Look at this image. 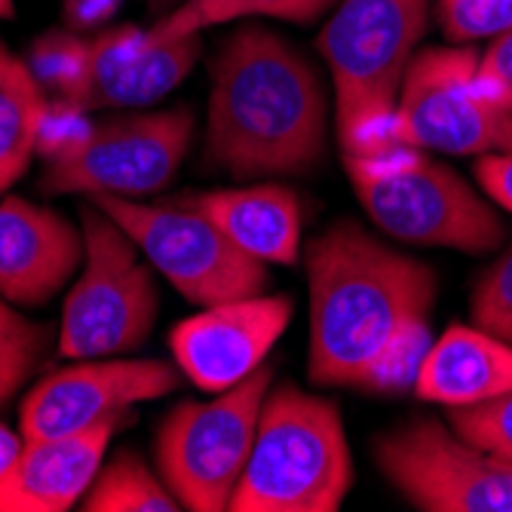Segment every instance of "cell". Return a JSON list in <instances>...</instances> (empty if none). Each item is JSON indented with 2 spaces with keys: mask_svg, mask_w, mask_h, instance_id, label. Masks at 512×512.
Here are the masks:
<instances>
[{
  "mask_svg": "<svg viewBox=\"0 0 512 512\" xmlns=\"http://www.w3.org/2000/svg\"><path fill=\"white\" fill-rule=\"evenodd\" d=\"M307 279L313 384L368 393L414 384L439 292L430 264L338 221L310 243Z\"/></svg>",
  "mask_w": 512,
  "mask_h": 512,
  "instance_id": "cell-1",
  "label": "cell"
},
{
  "mask_svg": "<svg viewBox=\"0 0 512 512\" xmlns=\"http://www.w3.org/2000/svg\"><path fill=\"white\" fill-rule=\"evenodd\" d=\"M329 145V99L316 68L264 28H243L212 65L206 163L234 178L304 175Z\"/></svg>",
  "mask_w": 512,
  "mask_h": 512,
  "instance_id": "cell-2",
  "label": "cell"
},
{
  "mask_svg": "<svg viewBox=\"0 0 512 512\" xmlns=\"http://www.w3.org/2000/svg\"><path fill=\"white\" fill-rule=\"evenodd\" d=\"M427 19L430 0H338L319 34V53L335 83L344 157L396 148L399 89Z\"/></svg>",
  "mask_w": 512,
  "mask_h": 512,
  "instance_id": "cell-3",
  "label": "cell"
},
{
  "mask_svg": "<svg viewBox=\"0 0 512 512\" xmlns=\"http://www.w3.org/2000/svg\"><path fill=\"white\" fill-rule=\"evenodd\" d=\"M353 485V454L332 399L273 387L230 512H338Z\"/></svg>",
  "mask_w": 512,
  "mask_h": 512,
  "instance_id": "cell-4",
  "label": "cell"
},
{
  "mask_svg": "<svg viewBox=\"0 0 512 512\" xmlns=\"http://www.w3.org/2000/svg\"><path fill=\"white\" fill-rule=\"evenodd\" d=\"M344 163L368 218L402 243L479 255L506 237L503 218L451 166L421 148L396 145Z\"/></svg>",
  "mask_w": 512,
  "mask_h": 512,
  "instance_id": "cell-5",
  "label": "cell"
},
{
  "mask_svg": "<svg viewBox=\"0 0 512 512\" xmlns=\"http://www.w3.org/2000/svg\"><path fill=\"white\" fill-rule=\"evenodd\" d=\"M86 258L59 325L65 359H102L142 347L160 310L154 264L99 206L80 212Z\"/></svg>",
  "mask_w": 512,
  "mask_h": 512,
  "instance_id": "cell-6",
  "label": "cell"
},
{
  "mask_svg": "<svg viewBox=\"0 0 512 512\" xmlns=\"http://www.w3.org/2000/svg\"><path fill=\"white\" fill-rule=\"evenodd\" d=\"M194 142V114L169 111L123 114L50 148L40 188L46 194H86L142 200L163 191Z\"/></svg>",
  "mask_w": 512,
  "mask_h": 512,
  "instance_id": "cell-7",
  "label": "cell"
},
{
  "mask_svg": "<svg viewBox=\"0 0 512 512\" xmlns=\"http://www.w3.org/2000/svg\"><path fill=\"white\" fill-rule=\"evenodd\" d=\"M273 368H258L243 384L212 393L209 402H181L160 427L157 470L181 509L224 512L252 454L261 405Z\"/></svg>",
  "mask_w": 512,
  "mask_h": 512,
  "instance_id": "cell-8",
  "label": "cell"
},
{
  "mask_svg": "<svg viewBox=\"0 0 512 512\" xmlns=\"http://www.w3.org/2000/svg\"><path fill=\"white\" fill-rule=\"evenodd\" d=\"M138 243L169 286L197 307L261 295L270 286L267 261L249 255L194 206H151L123 197H89Z\"/></svg>",
  "mask_w": 512,
  "mask_h": 512,
  "instance_id": "cell-9",
  "label": "cell"
},
{
  "mask_svg": "<svg viewBox=\"0 0 512 512\" xmlns=\"http://www.w3.org/2000/svg\"><path fill=\"white\" fill-rule=\"evenodd\" d=\"M393 138L396 145L457 157L512 151V111L479 83L476 50L430 46L405 71Z\"/></svg>",
  "mask_w": 512,
  "mask_h": 512,
  "instance_id": "cell-10",
  "label": "cell"
},
{
  "mask_svg": "<svg viewBox=\"0 0 512 512\" xmlns=\"http://www.w3.org/2000/svg\"><path fill=\"white\" fill-rule=\"evenodd\" d=\"M384 479L427 512H512V460L494 457L454 427L421 417L375 442Z\"/></svg>",
  "mask_w": 512,
  "mask_h": 512,
  "instance_id": "cell-11",
  "label": "cell"
},
{
  "mask_svg": "<svg viewBox=\"0 0 512 512\" xmlns=\"http://www.w3.org/2000/svg\"><path fill=\"white\" fill-rule=\"evenodd\" d=\"M181 368L160 359H108L68 365L40 381L22 402V436L53 439L120 421L138 402L169 396Z\"/></svg>",
  "mask_w": 512,
  "mask_h": 512,
  "instance_id": "cell-12",
  "label": "cell"
},
{
  "mask_svg": "<svg viewBox=\"0 0 512 512\" xmlns=\"http://www.w3.org/2000/svg\"><path fill=\"white\" fill-rule=\"evenodd\" d=\"M289 319L292 301L286 295L261 292L203 307V313L175 325L169 347L184 378L206 393H224L264 365Z\"/></svg>",
  "mask_w": 512,
  "mask_h": 512,
  "instance_id": "cell-13",
  "label": "cell"
},
{
  "mask_svg": "<svg viewBox=\"0 0 512 512\" xmlns=\"http://www.w3.org/2000/svg\"><path fill=\"white\" fill-rule=\"evenodd\" d=\"M203 56L200 34L154 43L148 28H114L89 40L83 83L65 102L74 111H132L175 89Z\"/></svg>",
  "mask_w": 512,
  "mask_h": 512,
  "instance_id": "cell-14",
  "label": "cell"
},
{
  "mask_svg": "<svg viewBox=\"0 0 512 512\" xmlns=\"http://www.w3.org/2000/svg\"><path fill=\"white\" fill-rule=\"evenodd\" d=\"M86 240L65 215L0 197V295L22 307H37L62 292L83 267Z\"/></svg>",
  "mask_w": 512,
  "mask_h": 512,
  "instance_id": "cell-15",
  "label": "cell"
},
{
  "mask_svg": "<svg viewBox=\"0 0 512 512\" xmlns=\"http://www.w3.org/2000/svg\"><path fill=\"white\" fill-rule=\"evenodd\" d=\"M117 421L53 439H25L10 476L0 482V512H65L83 500L102 470Z\"/></svg>",
  "mask_w": 512,
  "mask_h": 512,
  "instance_id": "cell-16",
  "label": "cell"
},
{
  "mask_svg": "<svg viewBox=\"0 0 512 512\" xmlns=\"http://www.w3.org/2000/svg\"><path fill=\"white\" fill-rule=\"evenodd\" d=\"M509 390L512 344L479 325H448L430 341L414 375V393L445 408L491 402Z\"/></svg>",
  "mask_w": 512,
  "mask_h": 512,
  "instance_id": "cell-17",
  "label": "cell"
},
{
  "mask_svg": "<svg viewBox=\"0 0 512 512\" xmlns=\"http://www.w3.org/2000/svg\"><path fill=\"white\" fill-rule=\"evenodd\" d=\"M212 218L249 255L270 264H295L301 255L304 209L295 191L283 184L209 191L184 200Z\"/></svg>",
  "mask_w": 512,
  "mask_h": 512,
  "instance_id": "cell-18",
  "label": "cell"
},
{
  "mask_svg": "<svg viewBox=\"0 0 512 512\" xmlns=\"http://www.w3.org/2000/svg\"><path fill=\"white\" fill-rule=\"evenodd\" d=\"M46 123V99L28 62L0 40V197L28 172Z\"/></svg>",
  "mask_w": 512,
  "mask_h": 512,
  "instance_id": "cell-19",
  "label": "cell"
},
{
  "mask_svg": "<svg viewBox=\"0 0 512 512\" xmlns=\"http://www.w3.org/2000/svg\"><path fill=\"white\" fill-rule=\"evenodd\" d=\"M335 4L338 0H181L175 10L163 13L148 28V37L154 43H172L243 16H273L307 25L316 22L325 10H332Z\"/></svg>",
  "mask_w": 512,
  "mask_h": 512,
  "instance_id": "cell-20",
  "label": "cell"
},
{
  "mask_svg": "<svg viewBox=\"0 0 512 512\" xmlns=\"http://www.w3.org/2000/svg\"><path fill=\"white\" fill-rule=\"evenodd\" d=\"M86 512H178L181 503L163 482L151 473L135 451H120L92 479L83 494Z\"/></svg>",
  "mask_w": 512,
  "mask_h": 512,
  "instance_id": "cell-21",
  "label": "cell"
},
{
  "mask_svg": "<svg viewBox=\"0 0 512 512\" xmlns=\"http://www.w3.org/2000/svg\"><path fill=\"white\" fill-rule=\"evenodd\" d=\"M46 341H50V332L40 322L22 316L13 301L0 295V408L22 390V384L31 381L43 362Z\"/></svg>",
  "mask_w": 512,
  "mask_h": 512,
  "instance_id": "cell-22",
  "label": "cell"
},
{
  "mask_svg": "<svg viewBox=\"0 0 512 512\" xmlns=\"http://www.w3.org/2000/svg\"><path fill=\"white\" fill-rule=\"evenodd\" d=\"M89 62V40L71 34V31H50L37 37L31 46L28 65L43 89L56 92L62 102H68L77 86L83 83Z\"/></svg>",
  "mask_w": 512,
  "mask_h": 512,
  "instance_id": "cell-23",
  "label": "cell"
},
{
  "mask_svg": "<svg viewBox=\"0 0 512 512\" xmlns=\"http://www.w3.org/2000/svg\"><path fill=\"white\" fill-rule=\"evenodd\" d=\"M439 28L454 46L494 40L512 28V0H439Z\"/></svg>",
  "mask_w": 512,
  "mask_h": 512,
  "instance_id": "cell-24",
  "label": "cell"
},
{
  "mask_svg": "<svg viewBox=\"0 0 512 512\" xmlns=\"http://www.w3.org/2000/svg\"><path fill=\"white\" fill-rule=\"evenodd\" d=\"M448 421L476 448L512 460V390L491 402L448 408Z\"/></svg>",
  "mask_w": 512,
  "mask_h": 512,
  "instance_id": "cell-25",
  "label": "cell"
},
{
  "mask_svg": "<svg viewBox=\"0 0 512 512\" xmlns=\"http://www.w3.org/2000/svg\"><path fill=\"white\" fill-rule=\"evenodd\" d=\"M473 322L512 344V243L479 279L473 292Z\"/></svg>",
  "mask_w": 512,
  "mask_h": 512,
  "instance_id": "cell-26",
  "label": "cell"
},
{
  "mask_svg": "<svg viewBox=\"0 0 512 512\" xmlns=\"http://www.w3.org/2000/svg\"><path fill=\"white\" fill-rule=\"evenodd\" d=\"M479 83L488 96L512 111V28L491 40L488 50L479 56Z\"/></svg>",
  "mask_w": 512,
  "mask_h": 512,
  "instance_id": "cell-27",
  "label": "cell"
},
{
  "mask_svg": "<svg viewBox=\"0 0 512 512\" xmlns=\"http://www.w3.org/2000/svg\"><path fill=\"white\" fill-rule=\"evenodd\" d=\"M476 178L500 209L512 212V151L482 154L476 163Z\"/></svg>",
  "mask_w": 512,
  "mask_h": 512,
  "instance_id": "cell-28",
  "label": "cell"
},
{
  "mask_svg": "<svg viewBox=\"0 0 512 512\" xmlns=\"http://www.w3.org/2000/svg\"><path fill=\"white\" fill-rule=\"evenodd\" d=\"M120 4L123 0H65V13L71 25L92 28L99 22H108L120 10Z\"/></svg>",
  "mask_w": 512,
  "mask_h": 512,
  "instance_id": "cell-29",
  "label": "cell"
},
{
  "mask_svg": "<svg viewBox=\"0 0 512 512\" xmlns=\"http://www.w3.org/2000/svg\"><path fill=\"white\" fill-rule=\"evenodd\" d=\"M25 448V436L19 439L10 427L0 424V482L10 476V470L16 467V460Z\"/></svg>",
  "mask_w": 512,
  "mask_h": 512,
  "instance_id": "cell-30",
  "label": "cell"
},
{
  "mask_svg": "<svg viewBox=\"0 0 512 512\" xmlns=\"http://www.w3.org/2000/svg\"><path fill=\"white\" fill-rule=\"evenodd\" d=\"M178 4H181V0H151V10L163 16V13H169V10H175Z\"/></svg>",
  "mask_w": 512,
  "mask_h": 512,
  "instance_id": "cell-31",
  "label": "cell"
},
{
  "mask_svg": "<svg viewBox=\"0 0 512 512\" xmlns=\"http://www.w3.org/2000/svg\"><path fill=\"white\" fill-rule=\"evenodd\" d=\"M13 16H16L13 0H0V19H13Z\"/></svg>",
  "mask_w": 512,
  "mask_h": 512,
  "instance_id": "cell-32",
  "label": "cell"
}]
</instances>
